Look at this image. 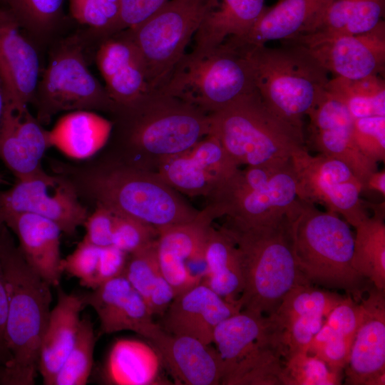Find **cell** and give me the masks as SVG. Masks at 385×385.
<instances>
[{
  "mask_svg": "<svg viewBox=\"0 0 385 385\" xmlns=\"http://www.w3.org/2000/svg\"><path fill=\"white\" fill-rule=\"evenodd\" d=\"M114 222V212L96 204L95 210L89 213L83 224L86 228L83 239L98 247L112 245Z\"/></svg>",
  "mask_w": 385,
  "mask_h": 385,
  "instance_id": "obj_50",
  "label": "cell"
},
{
  "mask_svg": "<svg viewBox=\"0 0 385 385\" xmlns=\"http://www.w3.org/2000/svg\"><path fill=\"white\" fill-rule=\"evenodd\" d=\"M72 18L88 26L98 41L119 32L120 0H68Z\"/></svg>",
  "mask_w": 385,
  "mask_h": 385,
  "instance_id": "obj_41",
  "label": "cell"
},
{
  "mask_svg": "<svg viewBox=\"0 0 385 385\" xmlns=\"http://www.w3.org/2000/svg\"><path fill=\"white\" fill-rule=\"evenodd\" d=\"M240 310L238 304L227 302L200 282L175 297L163 314L161 327L169 334L210 344L215 327Z\"/></svg>",
  "mask_w": 385,
  "mask_h": 385,
  "instance_id": "obj_21",
  "label": "cell"
},
{
  "mask_svg": "<svg viewBox=\"0 0 385 385\" xmlns=\"http://www.w3.org/2000/svg\"><path fill=\"white\" fill-rule=\"evenodd\" d=\"M329 0H279L265 8L250 30L241 37L225 41L235 46L265 45L270 41L289 40L308 33Z\"/></svg>",
  "mask_w": 385,
  "mask_h": 385,
  "instance_id": "obj_24",
  "label": "cell"
},
{
  "mask_svg": "<svg viewBox=\"0 0 385 385\" xmlns=\"http://www.w3.org/2000/svg\"><path fill=\"white\" fill-rule=\"evenodd\" d=\"M85 307L82 294H68L58 286L57 302L50 311L40 348L38 370L43 384H52L71 351Z\"/></svg>",
  "mask_w": 385,
  "mask_h": 385,
  "instance_id": "obj_25",
  "label": "cell"
},
{
  "mask_svg": "<svg viewBox=\"0 0 385 385\" xmlns=\"http://www.w3.org/2000/svg\"><path fill=\"white\" fill-rule=\"evenodd\" d=\"M213 220L205 207L192 221L158 230L160 267L175 296L202 282L205 274V240Z\"/></svg>",
  "mask_w": 385,
  "mask_h": 385,
  "instance_id": "obj_14",
  "label": "cell"
},
{
  "mask_svg": "<svg viewBox=\"0 0 385 385\" xmlns=\"http://www.w3.org/2000/svg\"><path fill=\"white\" fill-rule=\"evenodd\" d=\"M83 43L81 38L71 36L61 41L52 50L33 103L41 125L62 111L113 113L114 102L88 68Z\"/></svg>",
  "mask_w": 385,
  "mask_h": 385,
  "instance_id": "obj_10",
  "label": "cell"
},
{
  "mask_svg": "<svg viewBox=\"0 0 385 385\" xmlns=\"http://www.w3.org/2000/svg\"><path fill=\"white\" fill-rule=\"evenodd\" d=\"M307 116L309 145L347 165L364 188L369 176L378 170L377 163L358 148L353 137L354 118L344 103L325 88Z\"/></svg>",
  "mask_w": 385,
  "mask_h": 385,
  "instance_id": "obj_15",
  "label": "cell"
},
{
  "mask_svg": "<svg viewBox=\"0 0 385 385\" xmlns=\"http://www.w3.org/2000/svg\"><path fill=\"white\" fill-rule=\"evenodd\" d=\"M344 297L336 292L314 287L311 283L301 284L284 297L276 311L270 315L278 323L298 317L326 318Z\"/></svg>",
  "mask_w": 385,
  "mask_h": 385,
  "instance_id": "obj_38",
  "label": "cell"
},
{
  "mask_svg": "<svg viewBox=\"0 0 385 385\" xmlns=\"http://www.w3.org/2000/svg\"><path fill=\"white\" fill-rule=\"evenodd\" d=\"M325 319L319 316L298 317L277 322L282 330V339L288 350L287 354L307 352Z\"/></svg>",
  "mask_w": 385,
  "mask_h": 385,
  "instance_id": "obj_48",
  "label": "cell"
},
{
  "mask_svg": "<svg viewBox=\"0 0 385 385\" xmlns=\"http://www.w3.org/2000/svg\"><path fill=\"white\" fill-rule=\"evenodd\" d=\"M177 384L218 385L224 364L217 349L189 336L163 329L150 341Z\"/></svg>",
  "mask_w": 385,
  "mask_h": 385,
  "instance_id": "obj_22",
  "label": "cell"
},
{
  "mask_svg": "<svg viewBox=\"0 0 385 385\" xmlns=\"http://www.w3.org/2000/svg\"><path fill=\"white\" fill-rule=\"evenodd\" d=\"M1 257L8 309L4 334L7 358L0 384L33 385L51 311V285L27 264L4 223Z\"/></svg>",
  "mask_w": 385,
  "mask_h": 385,
  "instance_id": "obj_3",
  "label": "cell"
},
{
  "mask_svg": "<svg viewBox=\"0 0 385 385\" xmlns=\"http://www.w3.org/2000/svg\"><path fill=\"white\" fill-rule=\"evenodd\" d=\"M0 361L3 362L1 356H0ZM1 370H2V365H0V376H1Z\"/></svg>",
  "mask_w": 385,
  "mask_h": 385,
  "instance_id": "obj_57",
  "label": "cell"
},
{
  "mask_svg": "<svg viewBox=\"0 0 385 385\" xmlns=\"http://www.w3.org/2000/svg\"><path fill=\"white\" fill-rule=\"evenodd\" d=\"M113 128L112 120L87 110L71 111L47 130L50 147L68 158L88 159L108 143Z\"/></svg>",
  "mask_w": 385,
  "mask_h": 385,
  "instance_id": "obj_28",
  "label": "cell"
},
{
  "mask_svg": "<svg viewBox=\"0 0 385 385\" xmlns=\"http://www.w3.org/2000/svg\"><path fill=\"white\" fill-rule=\"evenodd\" d=\"M82 294L96 312L103 334L131 331L151 341L163 329L153 319L145 302L123 274Z\"/></svg>",
  "mask_w": 385,
  "mask_h": 385,
  "instance_id": "obj_17",
  "label": "cell"
},
{
  "mask_svg": "<svg viewBox=\"0 0 385 385\" xmlns=\"http://www.w3.org/2000/svg\"><path fill=\"white\" fill-rule=\"evenodd\" d=\"M364 315L361 302L344 297L327 316L324 323L345 337L354 339Z\"/></svg>",
  "mask_w": 385,
  "mask_h": 385,
  "instance_id": "obj_49",
  "label": "cell"
},
{
  "mask_svg": "<svg viewBox=\"0 0 385 385\" xmlns=\"http://www.w3.org/2000/svg\"><path fill=\"white\" fill-rule=\"evenodd\" d=\"M65 1L0 0V4L10 11L24 31L36 38L43 39L63 21Z\"/></svg>",
  "mask_w": 385,
  "mask_h": 385,
  "instance_id": "obj_36",
  "label": "cell"
},
{
  "mask_svg": "<svg viewBox=\"0 0 385 385\" xmlns=\"http://www.w3.org/2000/svg\"><path fill=\"white\" fill-rule=\"evenodd\" d=\"M100 247L83 239L72 253L61 260L63 272L77 278L81 286L95 288Z\"/></svg>",
  "mask_w": 385,
  "mask_h": 385,
  "instance_id": "obj_47",
  "label": "cell"
},
{
  "mask_svg": "<svg viewBox=\"0 0 385 385\" xmlns=\"http://www.w3.org/2000/svg\"><path fill=\"white\" fill-rule=\"evenodd\" d=\"M9 184V183L4 178L3 175L0 173V185Z\"/></svg>",
  "mask_w": 385,
  "mask_h": 385,
  "instance_id": "obj_56",
  "label": "cell"
},
{
  "mask_svg": "<svg viewBox=\"0 0 385 385\" xmlns=\"http://www.w3.org/2000/svg\"><path fill=\"white\" fill-rule=\"evenodd\" d=\"M301 46L334 77L359 79L379 76L385 68V23L382 20L365 33L339 36Z\"/></svg>",
  "mask_w": 385,
  "mask_h": 385,
  "instance_id": "obj_16",
  "label": "cell"
},
{
  "mask_svg": "<svg viewBox=\"0 0 385 385\" xmlns=\"http://www.w3.org/2000/svg\"><path fill=\"white\" fill-rule=\"evenodd\" d=\"M204 260L205 274L202 282L227 302L239 305L244 287L239 250L227 234L212 225L206 233Z\"/></svg>",
  "mask_w": 385,
  "mask_h": 385,
  "instance_id": "obj_30",
  "label": "cell"
},
{
  "mask_svg": "<svg viewBox=\"0 0 385 385\" xmlns=\"http://www.w3.org/2000/svg\"><path fill=\"white\" fill-rule=\"evenodd\" d=\"M385 0H329L306 34L284 42L307 45L323 39L371 31L383 19Z\"/></svg>",
  "mask_w": 385,
  "mask_h": 385,
  "instance_id": "obj_26",
  "label": "cell"
},
{
  "mask_svg": "<svg viewBox=\"0 0 385 385\" xmlns=\"http://www.w3.org/2000/svg\"><path fill=\"white\" fill-rule=\"evenodd\" d=\"M169 0H120L119 31L140 24Z\"/></svg>",
  "mask_w": 385,
  "mask_h": 385,
  "instance_id": "obj_51",
  "label": "cell"
},
{
  "mask_svg": "<svg viewBox=\"0 0 385 385\" xmlns=\"http://www.w3.org/2000/svg\"><path fill=\"white\" fill-rule=\"evenodd\" d=\"M207 198L205 208L214 220L226 217L231 223L252 225L284 215L299 198V189L290 160L239 168Z\"/></svg>",
  "mask_w": 385,
  "mask_h": 385,
  "instance_id": "obj_9",
  "label": "cell"
},
{
  "mask_svg": "<svg viewBox=\"0 0 385 385\" xmlns=\"http://www.w3.org/2000/svg\"><path fill=\"white\" fill-rule=\"evenodd\" d=\"M236 47L247 58L256 90L265 104L279 118L303 131L304 117L330 79L328 72L301 46Z\"/></svg>",
  "mask_w": 385,
  "mask_h": 385,
  "instance_id": "obj_6",
  "label": "cell"
},
{
  "mask_svg": "<svg viewBox=\"0 0 385 385\" xmlns=\"http://www.w3.org/2000/svg\"><path fill=\"white\" fill-rule=\"evenodd\" d=\"M210 133L238 166L284 164L305 146L304 132L272 112L257 91L210 113Z\"/></svg>",
  "mask_w": 385,
  "mask_h": 385,
  "instance_id": "obj_7",
  "label": "cell"
},
{
  "mask_svg": "<svg viewBox=\"0 0 385 385\" xmlns=\"http://www.w3.org/2000/svg\"><path fill=\"white\" fill-rule=\"evenodd\" d=\"M384 204L374 215L364 220L354 236L352 265L379 289H385V224Z\"/></svg>",
  "mask_w": 385,
  "mask_h": 385,
  "instance_id": "obj_34",
  "label": "cell"
},
{
  "mask_svg": "<svg viewBox=\"0 0 385 385\" xmlns=\"http://www.w3.org/2000/svg\"><path fill=\"white\" fill-rule=\"evenodd\" d=\"M288 350L279 330L259 342L223 375L222 385H282Z\"/></svg>",
  "mask_w": 385,
  "mask_h": 385,
  "instance_id": "obj_32",
  "label": "cell"
},
{
  "mask_svg": "<svg viewBox=\"0 0 385 385\" xmlns=\"http://www.w3.org/2000/svg\"><path fill=\"white\" fill-rule=\"evenodd\" d=\"M285 217L294 256L305 278L312 284L361 297L365 278L352 265L354 236L349 224L339 215L299 198Z\"/></svg>",
  "mask_w": 385,
  "mask_h": 385,
  "instance_id": "obj_5",
  "label": "cell"
},
{
  "mask_svg": "<svg viewBox=\"0 0 385 385\" xmlns=\"http://www.w3.org/2000/svg\"><path fill=\"white\" fill-rule=\"evenodd\" d=\"M342 378V372L308 352L287 354L284 359L282 385H339Z\"/></svg>",
  "mask_w": 385,
  "mask_h": 385,
  "instance_id": "obj_42",
  "label": "cell"
},
{
  "mask_svg": "<svg viewBox=\"0 0 385 385\" xmlns=\"http://www.w3.org/2000/svg\"><path fill=\"white\" fill-rule=\"evenodd\" d=\"M353 342L324 323L307 352L323 360L332 369L342 372L349 361Z\"/></svg>",
  "mask_w": 385,
  "mask_h": 385,
  "instance_id": "obj_44",
  "label": "cell"
},
{
  "mask_svg": "<svg viewBox=\"0 0 385 385\" xmlns=\"http://www.w3.org/2000/svg\"><path fill=\"white\" fill-rule=\"evenodd\" d=\"M124 275L143 297L153 316H163L175 294L161 272L157 240L128 255Z\"/></svg>",
  "mask_w": 385,
  "mask_h": 385,
  "instance_id": "obj_33",
  "label": "cell"
},
{
  "mask_svg": "<svg viewBox=\"0 0 385 385\" xmlns=\"http://www.w3.org/2000/svg\"><path fill=\"white\" fill-rule=\"evenodd\" d=\"M163 364L154 346L138 339H119L109 350L103 379L113 385L166 384L160 376Z\"/></svg>",
  "mask_w": 385,
  "mask_h": 385,
  "instance_id": "obj_27",
  "label": "cell"
},
{
  "mask_svg": "<svg viewBox=\"0 0 385 385\" xmlns=\"http://www.w3.org/2000/svg\"><path fill=\"white\" fill-rule=\"evenodd\" d=\"M159 91L210 114L257 90L243 51L225 41L185 53Z\"/></svg>",
  "mask_w": 385,
  "mask_h": 385,
  "instance_id": "obj_8",
  "label": "cell"
},
{
  "mask_svg": "<svg viewBox=\"0 0 385 385\" xmlns=\"http://www.w3.org/2000/svg\"><path fill=\"white\" fill-rule=\"evenodd\" d=\"M290 160L299 199L322 205L354 228L369 217L361 199L362 184L344 163L321 153L312 155L306 146L296 150Z\"/></svg>",
  "mask_w": 385,
  "mask_h": 385,
  "instance_id": "obj_12",
  "label": "cell"
},
{
  "mask_svg": "<svg viewBox=\"0 0 385 385\" xmlns=\"http://www.w3.org/2000/svg\"><path fill=\"white\" fill-rule=\"evenodd\" d=\"M279 330L272 315L244 309L221 321L213 331L212 342L222 360L224 374L259 342Z\"/></svg>",
  "mask_w": 385,
  "mask_h": 385,
  "instance_id": "obj_31",
  "label": "cell"
},
{
  "mask_svg": "<svg viewBox=\"0 0 385 385\" xmlns=\"http://www.w3.org/2000/svg\"><path fill=\"white\" fill-rule=\"evenodd\" d=\"M264 4L265 0H209L194 35V48H209L245 35L263 12Z\"/></svg>",
  "mask_w": 385,
  "mask_h": 385,
  "instance_id": "obj_29",
  "label": "cell"
},
{
  "mask_svg": "<svg viewBox=\"0 0 385 385\" xmlns=\"http://www.w3.org/2000/svg\"><path fill=\"white\" fill-rule=\"evenodd\" d=\"M78 196H85L113 212L131 217L158 230L194 220V208L156 172L108 156L83 168L55 164Z\"/></svg>",
  "mask_w": 385,
  "mask_h": 385,
  "instance_id": "obj_2",
  "label": "cell"
},
{
  "mask_svg": "<svg viewBox=\"0 0 385 385\" xmlns=\"http://www.w3.org/2000/svg\"><path fill=\"white\" fill-rule=\"evenodd\" d=\"M9 98L10 97L5 84L0 77V125L2 121Z\"/></svg>",
  "mask_w": 385,
  "mask_h": 385,
  "instance_id": "obj_55",
  "label": "cell"
},
{
  "mask_svg": "<svg viewBox=\"0 0 385 385\" xmlns=\"http://www.w3.org/2000/svg\"><path fill=\"white\" fill-rule=\"evenodd\" d=\"M4 223H0V356L4 365L7 358L4 346V334L8 309V298L1 257V232Z\"/></svg>",
  "mask_w": 385,
  "mask_h": 385,
  "instance_id": "obj_53",
  "label": "cell"
},
{
  "mask_svg": "<svg viewBox=\"0 0 385 385\" xmlns=\"http://www.w3.org/2000/svg\"><path fill=\"white\" fill-rule=\"evenodd\" d=\"M27 212L54 222L73 235L89 215L71 183L60 175L18 180L9 189L0 191V223L4 217Z\"/></svg>",
  "mask_w": 385,
  "mask_h": 385,
  "instance_id": "obj_13",
  "label": "cell"
},
{
  "mask_svg": "<svg viewBox=\"0 0 385 385\" xmlns=\"http://www.w3.org/2000/svg\"><path fill=\"white\" fill-rule=\"evenodd\" d=\"M188 152L217 182L218 185L239 169V166L212 134L209 133Z\"/></svg>",
  "mask_w": 385,
  "mask_h": 385,
  "instance_id": "obj_43",
  "label": "cell"
},
{
  "mask_svg": "<svg viewBox=\"0 0 385 385\" xmlns=\"http://www.w3.org/2000/svg\"><path fill=\"white\" fill-rule=\"evenodd\" d=\"M156 173L176 191L192 197H207L218 185L188 150L163 162Z\"/></svg>",
  "mask_w": 385,
  "mask_h": 385,
  "instance_id": "obj_37",
  "label": "cell"
},
{
  "mask_svg": "<svg viewBox=\"0 0 385 385\" xmlns=\"http://www.w3.org/2000/svg\"><path fill=\"white\" fill-rule=\"evenodd\" d=\"M16 18L0 6V77L17 105L34 103L40 78L38 53Z\"/></svg>",
  "mask_w": 385,
  "mask_h": 385,
  "instance_id": "obj_20",
  "label": "cell"
},
{
  "mask_svg": "<svg viewBox=\"0 0 385 385\" xmlns=\"http://www.w3.org/2000/svg\"><path fill=\"white\" fill-rule=\"evenodd\" d=\"M326 90L344 103L354 119L385 116V82L380 76L359 79L334 77Z\"/></svg>",
  "mask_w": 385,
  "mask_h": 385,
  "instance_id": "obj_35",
  "label": "cell"
},
{
  "mask_svg": "<svg viewBox=\"0 0 385 385\" xmlns=\"http://www.w3.org/2000/svg\"><path fill=\"white\" fill-rule=\"evenodd\" d=\"M363 321L355 335L347 365L345 384H385V295L372 288L361 298Z\"/></svg>",
  "mask_w": 385,
  "mask_h": 385,
  "instance_id": "obj_19",
  "label": "cell"
},
{
  "mask_svg": "<svg viewBox=\"0 0 385 385\" xmlns=\"http://www.w3.org/2000/svg\"><path fill=\"white\" fill-rule=\"evenodd\" d=\"M353 137L359 150L376 163L385 160V116L354 119Z\"/></svg>",
  "mask_w": 385,
  "mask_h": 385,
  "instance_id": "obj_45",
  "label": "cell"
},
{
  "mask_svg": "<svg viewBox=\"0 0 385 385\" xmlns=\"http://www.w3.org/2000/svg\"><path fill=\"white\" fill-rule=\"evenodd\" d=\"M209 0H169L137 26L123 30L140 51L150 91L160 90L185 53Z\"/></svg>",
  "mask_w": 385,
  "mask_h": 385,
  "instance_id": "obj_11",
  "label": "cell"
},
{
  "mask_svg": "<svg viewBox=\"0 0 385 385\" xmlns=\"http://www.w3.org/2000/svg\"><path fill=\"white\" fill-rule=\"evenodd\" d=\"M109 156L156 172L167 159L190 149L210 133V114L177 97L151 91L115 106Z\"/></svg>",
  "mask_w": 385,
  "mask_h": 385,
  "instance_id": "obj_1",
  "label": "cell"
},
{
  "mask_svg": "<svg viewBox=\"0 0 385 385\" xmlns=\"http://www.w3.org/2000/svg\"><path fill=\"white\" fill-rule=\"evenodd\" d=\"M1 222L16 236L30 267L51 287L59 286L63 274L60 227L49 219L27 212L10 214Z\"/></svg>",
  "mask_w": 385,
  "mask_h": 385,
  "instance_id": "obj_23",
  "label": "cell"
},
{
  "mask_svg": "<svg viewBox=\"0 0 385 385\" xmlns=\"http://www.w3.org/2000/svg\"><path fill=\"white\" fill-rule=\"evenodd\" d=\"M98 42L96 63L115 106L128 105L151 91L144 59L125 31Z\"/></svg>",
  "mask_w": 385,
  "mask_h": 385,
  "instance_id": "obj_18",
  "label": "cell"
},
{
  "mask_svg": "<svg viewBox=\"0 0 385 385\" xmlns=\"http://www.w3.org/2000/svg\"><path fill=\"white\" fill-rule=\"evenodd\" d=\"M112 245L130 255L158 239L155 227L129 217L115 213Z\"/></svg>",
  "mask_w": 385,
  "mask_h": 385,
  "instance_id": "obj_46",
  "label": "cell"
},
{
  "mask_svg": "<svg viewBox=\"0 0 385 385\" xmlns=\"http://www.w3.org/2000/svg\"><path fill=\"white\" fill-rule=\"evenodd\" d=\"M369 190L379 192L383 198L385 196V170H376L367 178L363 191Z\"/></svg>",
  "mask_w": 385,
  "mask_h": 385,
  "instance_id": "obj_54",
  "label": "cell"
},
{
  "mask_svg": "<svg viewBox=\"0 0 385 385\" xmlns=\"http://www.w3.org/2000/svg\"><path fill=\"white\" fill-rule=\"evenodd\" d=\"M128 255L113 245L100 247L95 288L109 279L123 274Z\"/></svg>",
  "mask_w": 385,
  "mask_h": 385,
  "instance_id": "obj_52",
  "label": "cell"
},
{
  "mask_svg": "<svg viewBox=\"0 0 385 385\" xmlns=\"http://www.w3.org/2000/svg\"><path fill=\"white\" fill-rule=\"evenodd\" d=\"M0 159L17 180L47 174L41 162L31 153L16 132L10 98L0 125Z\"/></svg>",
  "mask_w": 385,
  "mask_h": 385,
  "instance_id": "obj_39",
  "label": "cell"
},
{
  "mask_svg": "<svg viewBox=\"0 0 385 385\" xmlns=\"http://www.w3.org/2000/svg\"><path fill=\"white\" fill-rule=\"evenodd\" d=\"M221 229L234 241L240 255L244 279L238 299L241 309L269 316L292 288L310 283L294 256L285 214L252 225L226 222Z\"/></svg>",
  "mask_w": 385,
  "mask_h": 385,
  "instance_id": "obj_4",
  "label": "cell"
},
{
  "mask_svg": "<svg viewBox=\"0 0 385 385\" xmlns=\"http://www.w3.org/2000/svg\"><path fill=\"white\" fill-rule=\"evenodd\" d=\"M96 337L88 317L81 319L75 342L51 385H85L92 371Z\"/></svg>",
  "mask_w": 385,
  "mask_h": 385,
  "instance_id": "obj_40",
  "label": "cell"
}]
</instances>
